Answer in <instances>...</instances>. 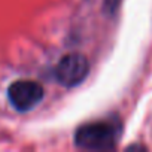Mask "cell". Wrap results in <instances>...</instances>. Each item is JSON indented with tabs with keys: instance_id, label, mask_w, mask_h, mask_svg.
Instances as JSON below:
<instances>
[{
	"instance_id": "cell-1",
	"label": "cell",
	"mask_w": 152,
	"mask_h": 152,
	"mask_svg": "<svg viewBox=\"0 0 152 152\" xmlns=\"http://www.w3.org/2000/svg\"><path fill=\"white\" fill-rule=\"evenodd\" d=\"M116 127L106 121L90 122L78 128L75 134V143L84 149H112L116 145Z\"/></svg>"
},
{
	"instance_id": "cell-2",
	"label": "cell",
	"mask_w": 152,
	"mask_h": 152,
	"mask_svg": "<svg viewBox=\"0 0 152 152\" xmlns=\"http://www.w3.org/2000/svg\"><path fill=\"white\" fill-rule=\"evenodd\" d=\"M88 72L90 63L87 57L82 54H67L55 67V78L64 87H75L87 78Z\"/></svg>"
},
{
	"instance_id": "cell-3",
	"label": "cell",
	"mask_w": 152,
	"mask_h": 152,
	"mask_svg": "<svg viewBox=\"0 0 152 152\" xmlns=\"http://www.w3.org/2000/svg\"><path fill=\"white\" fill-rule=\"evenodd\" d=\"M43 94V87L39 82L30 79L15 81L8 88L9 102L20 112H27L33 109L37 103L42 102Z\"/></svg>"
}]
</instances>
